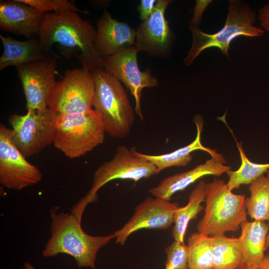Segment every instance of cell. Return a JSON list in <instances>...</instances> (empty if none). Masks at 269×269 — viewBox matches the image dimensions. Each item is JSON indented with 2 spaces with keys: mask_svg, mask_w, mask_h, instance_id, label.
<instances>
[{
  "mask_svg": "<svg viewBox=\"0 0 269 269\" xmlns=\"http://www.w3.org/2000/svg\"><path fill=\"white\" fill-rule=\"evenodd\" d=\"M97 29L76 11L66 10L44 13L39 40L50 54L53 44L58 43L74 54L82 68L92 71L104 68V62L95 48Z\"/></svg>",
  "mask_w": 269,
  "mask_h": 269,
  "instance_id": "obj_1",
  "label": "cell"
},
{
  "mask_svg": "<svg viewBox=\"0 0 269 269\" xmlns=\"http://www.w3.org/2000/svg\"><path fill=\"white\" fill-rule=\"evenodd\" d=\"M58 207L50 210L51 237L42 255L52 257L59 254L72 256L79 268L95 269L99 249L115 238L114 234L107 236H91L84 232L82 221L71 213L58 212Z\"/></svg>",
  "mask_w": 269,
  "mask_h": 269,
  "instance_id": "obj_2",
  "label": "cell"
},
{
  "mask_svg": "<svg viewBox=\"0 0 269 269\" xmlns=\"http://www.w3.org/2000/svg\"><path fill=\"white\" fill-rule=\"evenodd\" d=\"M95 84L94 109L102 116L106 133L119 138L127 137L134 121V112L121 82L105 68L91 71Z\"/></svg>",
  "mask_w": 269,
  "mask_h": 269,
  "instance_id": "obj_3",
  "label": "cell"
},
{
  "mask_svg": "<svg viewBox=\"0 0 269 269\" xmlns=\"http://www.w3.org/2000/svg\"><path fill=\"white\" fill-rule=\"evenodd\" d=\"M245 196L232 192L223 180L215 178L206 184V205L198 222V232L210 236L237 232L247 220Z\"/></svg>",
  "mask_w": 269,
  "mask_h": 269,
  "instance_id": "obj_4",
  "label": "cell"
},
{
  "mask_svg": "<svg viewBox=\"0 0 269 269\" xmlns=\"http://www.w3.org/2000/svg\"><path fill=\"white\" fill-rule=\"evenodd\" d=\"M105 133L102 116L94 109L59 115L53 144L69 158H79L103 143Z\"/></svg>",
  "mask_w": 269,
  "mask_h": 269,
  "instance_id": "obj_5",
  "label": "cell"
},
{
  "mask_svg": "<svg viewBox=\"0 0 269 269\" xmlns=\"http://www.w3.org/2000/svg\"><path fill=\"white\" fill-rule=\"evenodd\" d=\"M157 174L155 166L139 156L137 151L126 145H119L113 157L101 164L93 174L91 188L73 207L71 213L82 220L87 205L97 199V192L108 182L115 179H131L135 182Z\"/></svg>",
  "mask_w": 269,
  "mask_h": 269,
  "instance_id": "obj_6",
  "label": "cell"
},
{
  "mask_svg": "<svg viewBox=\"0 0 269 269\" xmlns=\"http://www.w3.org/2000/svg\"><path fill=\"white\" fill-rule=\"evenodd\" d=\"M255 19L254 13L248 6L237 0H231L226 23L218 32L209 34L202 31L197 27L189 26L193 42L184 59V65L189 66L202 51L212 47L220 48L223 54L228 56L231 42L239 36L262 35L264 31L254 25Z\"/></svg>",
  "mask_w": 269,
  "mask_h": 269,
  "instance_id": "obj_7",
  "label": "cell"
},
{
  "mask_svg": "<svg viewBox=\"0 0 269 269\" xmlns=\"http://www.w3.org/2000/svg\"><path fill=\"white\" fill-rule=\"evenodd\" d=\"M94 97L91 72L82 68L68 70L49 91L47 106L58 115L83 113L93 109Z\"/></svg>",
  "mask_w": 269,
  "mask_h": 269,
  "instance_id": "obj_8",
  "label": "cell"
},
{
  "mask_svg": "<svg viewBox=\"0 0 269 269\" xmlns=\"http://www.w3.org/2000/svg\"><path fill=\"white\" fill-rule=\"evenodd\" d=\"M58 114L48 108L11 115L8 122L14 142L26 157L39 153L53 143Z\"/></svg>",
  "mask_w": 269,
  "mask_h": 269,
  "instance_id": "obj_9",
  "label": "cell"
},
{
  "mask_svg": "<svg viewBox=\"0 0 269 269\" xmlns=\"http://www.w3.org/2000/svg\"><path fill=\"white\" fill-rule=\"evenodd\" d=\"M42 173L29 162L16 146L12 130L0 125V183L8 189L20 190L39 182Z\"/></svg>",
  "mask_w": 269,
  "mask_h": 269,
  "instance_id": "obj_10",
  "label": "cell"
},
{
  "mask_svg": "<svg viewBox=\"0 0 269 269\" xmlns=\"http://www.w3.org/2000/svg\"><path fill=\"white\" fill-rule=\"evenodd\" d=\"M140 50L133 46L115 55L103 58L104 68L130 91L135 100L134 112L141 120L143 119L141 97L143 88L156 86L158 81L151 76L150 70L141 71L137 64V54Z\"/></svg>",
  "mask_w": 269,
  "mask_h": 269,
  "instance_id": "obj_11",
  "label": "cell"
},
{
  "mask_svg": "<svg viewBox=\"0 0 269 269\" xmlns=\"http://www.w3.org/2000/svg\"><path fill=\"white\" fill-rule=\"evenodd\" d=\"M57 64V56L49 54L42 60L16 67L25 97L27 111L48 108V94L56 83Z\"/></svg>",
  "mask_w": 269,
  "mask_h": 269,
  "instance_id": "obj_12",
  "label": "cell"
},
{
  "mask_svg": "<svg viewBox=\"0 0 269 269\" xmlns=\"http://www.w3.org/2000/svg\"><path fill=\"white\" fill-rule=\"evenodd\" d=\"M169 0H157L151 15L136 30L135 45L140 51L161 58L168 57L174 34L165 17Z\"/></svg>",
  "mask_w": 269,
  "mask_h": 269,
  "instance_id": "obj_13",
  "label": "cell"
},
{
  "mask_svg": "<svg viewBox=\"0 0 269 269\" xmlns=\"http://www.w3.org/2000/svg\"><path fill=\"white\" fill-rule=\"evenodd\" d=\"M177 203L148 197L135 209L133 216L121 229L114 232L116 243L124 245L128 237L141 229H166L173 223Z\"/></svg>",
  "mask_w": 269,
  "mask_h": 269,
  "instance_id": "obj_14",
  "label": "cell"
},
{
  "mask_svg": "<svg viewBox=\"0 0 269 269\" xmlns=\"http://www.w3.org/2000/svg\"><path fill=\"white\" fill-rule=\"evenodd\" d=\"M44 13L20 0H0V28L2 31L39 38Z\"/></svg>",
  "mask_w": 269,
  "mask_h": 269,
  "instance_id": "obj_15",
  "label": "cell"
},
{
  "mask_svg": "<svg viewBox=\"0 0 269 269\" xmlns=\"http://www.w3.org/2000/svg\"><path fill=\"white\" fill-rule=\"evenodd\" d=\"M95 48L102 58L110 56L135 45L136 30L112 17L105 10L97 22Z\"/></svg>",
  "mask_w": 269,
  "mask_h": 269,
  "instance_id": "obj_16",
  "label": "cell"
},
{
  "mask_svg": "<svg viewBox=\"0 0 269 269\" xmlns=\"http://www.w3.org/2000/svg\"><path fill=\"white\" fill-rule=\"evenodd\" d=\"M226 163L224 156L211 157L191 169L165 178L157 186L150 189L149 192L155 198L170 201L174 193L184 190L202 177L219 176L227 173L231 170V167L226 165Z\"/></svg>",
  "mask_w": 269,
  "mask_h": 269,
  "instance_id": "obj_17",
  "label": "cell"
},
{
  "mask_svg": "<svg viewBox=\"0 0 269 269\" xmlns=\"http://www.w3.org/2000/svg\"><path fill=\"white\" fill-rule=\"evenodd\" d=\"M240 228L241 233L238 239L242 253V266L259 268L266 257L268 224L246 220L242 223Z\"/></svg>",
  "mask_w": 269,
  "mask_h": 269,
  "instance_id": "obj_18",
  "label": "cell"
},
{
  "mask_svg": "<svg viewBox=\"0 0 269 269\" xmlns=\"http://www.w3.org/2000/svg\"><path fill=\"white\" fill-rule=\"evenodd\" d=\"M0 39L3 46V52L0 57V71L9 66L16 68L42 60L49 54L41 46L38 38L22 41L0 34Z\"/></svg>",
  "mask_w": 269,
  "mask_h": 269,
  "instance_id": "obj_19",
  "label": "cell"
},
{
  "mask_svg": "<svg viewBox=\"0 0 269 269\" xmlns=\"http://www.w3.org/2000/svg\"><path fill=\"white\" fill-rule=\"evenodd\" d=\"M197 133L195 139L189 144L180 147L169 153L160 155H149L137 151V154L153 164L157 173L165 169L173 166H185L188 164L192 159L191 153L200 150L208 152L211 157L223 156L216 150L204 146L201 141V134L203 124L198 120L195 121Z\"/></svg>",
  "mask_w": 269,
  "mask_h": 269,
  "instance_id": "obj_20",
  "label": "cell"
},
{
  "mask_svg": "<svg viewBox=\"0 0 269 269\" xmlns=\"http://www.w3.org/2000/svg\"><path fill=\"white\" fill-rule=\"evenodd\" d=\"M206 183L200 180L190 193L188 203L183 207H178L173 216L174 227L172 235L174 241L184 243V236L188 224L195 219L198 214L204 210L201 203L205 201Z\"/></svg>",
  "mask_w": 269,
  "mask_h": 269,
  "instance_id": "obj_21",
  "label": "cell"
},
{
  "mask_svg": "<svg viewBox=\"0 0 269 269\" xmlns=\"http://www.w3.org/2000/svg\"><path fill=\"white\" fill-rule=\"evenodd\" d=\"M211 238L213 269H240L243 256L238 238L220 235Z\"/></svg>",
  "mask_w": 269,
  "mask_h": 269,
  "instance_id": "obj_22",
  "label": "cell"
},
{
  "mask_svg": "<svg viewBox=\"0 0 269 269\" xmlns=\"http://www.w3.org/2000/svg\"><path fill=\"white\" fill-rule=\"evenodd\" d=\"M250 196L245 199L248 214L256 221L269 220V179L263 175L249 184Z\"/></svg>",
  "mask_w": 269,
  "mask_h": 269,
  "instance_id": "obj_23",
  "label": "cell"
},
{
  "mask_svg": "<svg viewBox=\"0 0 269 269\" xmlns=\"http://www.w3.org/2000/svg\"><path fill=\"white\" fill-rule=\"evenodd\" d=\"M234 139L240 153L241 164L235 171L227 173L229 180L227 185L231 190L238 189L242 185L250 184L260 176L269 170V163H256L250 161L247 157L241 142Z\"/></svg>",
  "mask_w": 269,
  "mask_h": 269,
  "instance_id": "obj_24",
  "label": "cell"
},
{
  "mask_svg": "<svg viewBox=\"0 0 269 269\" xmlns=\"http://www.w3.org/2000/svg\"><path fill=\"white\" fill-rule=\"evenodd\" d=\"M187 247L189 269H213L210 236L193 233L188 237Z\"/></svg>",
  "mask_w": 269,
  "mask_h": 269,
  "instance_id": "obj_25",
  "label": "cell"
},
{
  "mask_svg": "<svg viewBox=\"0 0 269 269\" xmlns=\"http://www.w3.org/2000/svg\"><path fill=\"white\" fill-rule=\"evenodd\" d=\"M166 255L165 269H188V247L184 243L174 241L165 249Z\"/></svg>",
  "mask_w": 269,
  "mask_h": 269,
  "instance_id": "obj_26",
  "label": "cell"
},
{
  "mask_svg": "<svg viewBox=\"0 0 269 269\" xmlns=\"http://www.w3.org/2000/svg\"><path fill=\"white\" fill-rule=\"evenodd\" d=\"M44 13L59 12L66 10L77 12L78 9L67 0H20Z\"/></svg>",
  "mask_w": 269,
  "mask_h": 269,
  "instance_id": "obj_27",
  "label": "cell"
},
{
  "mask_svg": "<svg viewBox=\"0 0 269 269\" xmlns=\"http://www.w3.org/2000/svg\"><path fill=\"white\" fill-rule=\"evenodd\" d=\"M157 0H141L137 6L139 18L143 21L152 13Z\"/></svg>",
  "mask_w": 269,
  "mask_h": 269,
  "instance_id": "obj_28",
  "label": "cell"
},
{
  "mask_svg": "<svg viewBox=\"0 0 269 269\" xmlns=\"http://www.w3.org/2000/svg\"><path fill=\"white\" fill-rule=\"evenodd\" d=\"M196 5L194 8L193 16L191 20L190 24V26L197 27V25L200 21L202 13L205 8H204L203 4L205 1H196Z\"/></svg>",
  "mask_w": 269,
  "mask_h": 269,
  "instance_id": "obj_29",
  "label": "cell"
},
{
  "mask_svg": "<svg viewBox=\"0 0 269 269\" xmlns=\"http://www.w3.org/2000/svg\"><path fill=\"white\" fill-rule=\"evenodd\" d=\"M259 19L261 25L269 32V3L260 10Z\"/></svg>",
  "mask_w": 269,
  "mask_h": 269,
  "instance_id": "obj_30",
  "label": "cell"
},
{
  "mask_svg": "<svg viewBox=\"0 0 269 269\" xmlns=\"http://www.w3.org/2000/svg\"><path fill=\"white\" fill-rule=\"evenodd\" d=\"M259 269H269V255H266V257L259 267Z\"/></svg>",
  "mask_w": 269,
  "mask_h": 269,
  "instance_id": "obj_31",
  "label": "cell"
},
{
  "mask_svg": "<svg viewBox=\"0 0 269 269\" xmlns=\"http://www.w3.org/2000/svg\"><path fill=\"white\" fill-rule=\"evenodd\" d=\"M240 269H260L259 268L254 267V266H242Z\"/></svg>",
  "mask_w": 269,
  "mask_h": 269,
  "instance_id": "obj_32",
  "label": "cell"
},
{
  "mask_svg": "<svg viewBox=\"0 0 269 269\" xmlns=\"http://www.w3.org/2000/svg\"><path fill=\"white\" fill-rule=\"evenodd\" d=\"M268 221H269V223H268L269 231H268V233L267 238L266 250L269 249V220H268Z\"/></svg>",
  "mask_w": 269,
  "mask_h": 269,
  "instance_id": "obj_33",
  "label": "cell"
},
{
  "mask_svg": "<svg viewBox=\"0 0 269 269\" xmlns=\"http://www.w3.org/2000/svg\"><path fill=\"white\" fill-rule=\"evenodd\" d=\"M23 269H35L32 264L27 265Z\"/></svg>",
  "mask_w": 269,
  "mask_h": 269,
  "instance_id": "obj_34",
  "label": "cell"
},
{
  "mask_svg": "<svg viewBox=\"0 0 269 269\" xmlns=\"http://www.w3.org/2000/svg\"><path fill=\"white\" fill-rule=\"evenodd\" d=\"M267 176L268 178V179H269V170L267 172Z\"/></svg>",
  "mask_w": 269,
  "mask_h": 269,
  "instance_id": "obj_35",
  "label": "cell"
},
{
  "mask_svg": "<svg viewBox=\"0 0 269 269\" xmlns=\"http://www.w3.org/2000/svg\"></svg>",
  "mask_w": 269,
  "mask_h": 269,
  "instance_id": "obj_36",
  "label": "cell"
}]
</instances>
